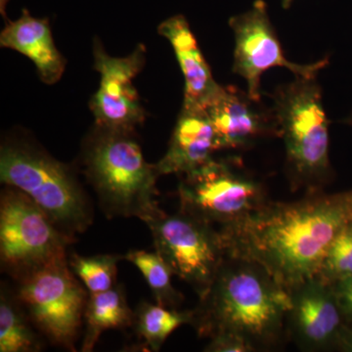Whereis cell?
Instances as JSON below:
<instances>
[{
  "instance_id": "1",
  "label": "cell",
  "mask_w": 352,
  "mask_h": 352,
  "mask_svg": "<svg viewBox=\"0 0 352 352\" xmlns=\"http://www.w3.org/2000/svg\"><path fill=\"white\" fill-rule=\"evenodd\" d=\"M352 221V191L294 203L267 201L219 229L227 252L256 261L289 292L318 276L329 248Z\"/></svg>"
},
{
  "instance_id": "2",
  "label": "cell",
  "mask_w": 352,
  "mask_h": 352,
  "mask_svg": "<svg viewBox=\"0 0 352 352\" xmlns=\"http://www.w3.org/2000/svg\"><path fill=\"white\" fill-rule=\"evenodd\" d=\"M291 307V293L265 268L228 254L191 324L201 337L235 338L263 351L279 344Z\"/></svg>"
},
{
  "instance_id": "3",
  "label": "cell",
  "mask_w": 352,
  "mask_h": 352,
  "mask_svg": "<svg viewBox=\"0 0 352 352\" xmlns=\"http://www.w3.org/2000/svg\"><path fill=\"white\" fill-rule=\"evenodd\" d=\"M133 133L95 126L83 143L82 164L104 214L146 222L163 212L156 201L161 175Z\"/></svg>"
},
{
  "instance_id": "4",
  "label": "cell",
  "mask_w": 352,
  "mask_h": 352,
  "mask_svg": "<svg viewBox=\"0 0 352 352\" xmlns=\"http://www.w3.org/2000/svg\"><path fill=\"white\" fill-rule=\"evenodd\" d=\"M0 179L30 197L72 243L92 223V207L76 173L27 135L2 141Z\"/></svg>"
},
{
  "instance_id": "5",
  "label": "cell",
  "mask_w": 352,
  "mask_h": 352,
  "mask_svg": "<svg viewBox=\"0 0 352 352\" xmlns=\"http://www.w3.org/2000/svg\"><path fill=\"white\" fill-rule=\"evenodd\" d=\"M280 136L296 182H320L330 171L329 122L316 78H298L272 95Z\"/></svg>"
},
{
  "instance_id": "6",
  "label": "cell",
  "mask_w": 352,
  "mask_h": 352,
  "mask_svg": "<svg viewBox=\"0 0 352 352\" xmlns=\"http://www.w3.org/2000/svg\"><path fill=\"white\" fill-rule=\"evenodd\" d=\"M178 196L179 210L220 229L239 223L268 201L263 184L236 157H212L183 175Z\"/></svg>"
},
{
  "instance_id": "7",
  "label": "cell",
  "mask_w": 352,
  "mask_h": 352,
  "mask_svg": "<svg viewBox=\"0 0 352 352\" xmlns=\"http://www.w3.org/2000/svg\"><path fill=\"white\" fill-rule=\"evenodd\" d=\"M18 282L16 296L32 323L53 344L75 351L89 296L75 278L67 256L41 266Z\"/></svg>"
},
{
  "instance_id": "8",
  "label": "cell",
  "mask_w": 352,
  "mask_h": 352,
  "mask_svg": "<svg viewBox=\"0 0 352 352\" xmlns=\"http://www.w3.org/2000/svg\"><path fill=\"white\" fill-rule=\"evenodd\" d=\"M71 241L20 190L6 186L0 198V258L2 270L16 280L41 266L66 258Z\"/></svg>"
},
{
  "instance_id": "9",
  "label": "cell",
  "mask_w": 352,
  "mask_h": 352,
  "mask_svg": "<svg viewBox=\"0 0 352 352\" xmlns=\"http://www.w3.org/2000/svg\"><path fill=\"white\" fill-rule=\"evenodd\" d=\"M145 223L151 230L156 252L173 274L204 298L228 254L220 231L182 210L175 214L161 212Z\"/></svg>"
},
{
  "instance_id": "10",
  "label": "cell",
  "mask_w": 352,
  "mask_h": 352,
  "mask_svg": "<svg viewBox=\"0 0 352 352\" xmlns=\"http://www.w3.org/2000/svg\"><path fill=\"white\" fill-rule=\"evenodd\" d=\"M235 38L233 73L244 78L248 94L261 102V76L267 69L282 67L298 78H317L319 72L328 66L327 58L312 64L289 61L271 24L264 0H256L251 9L229 20Z\"/></svg>"
},
{
  "instance_id": "11",
  "label": "cell",
  "mask_w": 352,
  "mask_h": 352,
  "mask_svg": "<svg viewBox=\"0 0 352 352\" xmlns=\"http://www.w3.org/2000/svg\"><path fill=\"white\" fill-rule=\"evenodd\" d=\"M94 56V68L100 74V85L89 103L95 126L134 131L146 120L145 109L133 85L145 65V46L139 44L129 56L112 57L96 38Z\"/></svg>"
},
{
  "instance_id": "12",
  "label": "cell",
  "mask_w": 352,
  "mask_h": 352,
  "mask_svg": "<svg viewBox=\"0 0 352 352\" xmlns=\"http://www.w3.org/2000/svg\"><path fill=\"white\" fill-rule=\"evenodd\" d=\"M289 293L287 325L296 342L309 351L336 347L346 321L332 285L315 277Z\"/></svg>"
},
{
  "instance_id": "13",
  "label": "cell",
  "mask_w": 352,
  "mask_h": 352,
  "mask_svg": "<svg viewBox=\"0 0 352 352\" xmlns=\"http://www.w3.org/2000/svg\"><path fill=\"white\" fill-rule=\"evenodd\" d=\"M219 150L241 149L264 136L279 135L276 116L235 87H222L207 108Z\"/></svg>"
},
{
  "instance_id": "14",
  "label": "cell",
  "mask_w": 352,
  "mask_h": 352,
  "mask_svg": "<svg viewBox=\"0 0 352 352\" xmlns=\"http://www.w3.org/2000/svg\"><path fill=\"white\" fill-rule=\"evenodd\" d=\"M159 34L170 41L184 76L182 108H207L222 87L215 82L186 18L176 15L164 21Z\"/></svg>"
},
{
  "instance_id": "15",
  "label": "cell",
  "mask_w": 352,
  "mask_h": 352,
  "mask_svg": "<svg viewBox=\"0 0 352 352\" xmlns=\"http://www.w3.org/2000/svg\"><path fill=\"white\" fill-rule=\"evenodd\" d=\"M219 151L217 135L205 109L182 108L166 155L156 164L160 175H184Z\"/></svg>"
},
{
  "instance_id": "16",
  "label": "cell",
  "mask_w": 352,
  "mask_h": 352,
  "mask_svg": "<svg viewBox=\"0 0 352 352\" xmlns=\"http://www.w3.org/2000/svg\"><path fill=\"white\" fill-rule=\"evenodd\" d=\"M0 44L1 47L18 51L29 58L46 85H54L61 80L67 60L55 45L48 19L32 17L24 9L19 19L7 20L0 34Z\"/></svg>"
},
{
  "instance_id": "17",
  "label": "cell",
  "mask_w": 352,
  "mask_h": 352,
  "mask_svg": "<svg viewBox=\"0 0 352 352\" xmlns=\"http://www.w3.org/2000/svg\"><path fill=\"white\" fill-rule=\"evenodd\" d=\"M85 321L83 352L94 351L99 338L105 331L133 325L134 312L127 305L122 287L115 286L108 291L89 295L85 307Z\"/></svg>"
},
{
  "instance_id": "18",
  "label": "cell",
  "mask_w": 352,
  "mask_h": 352,
  "mask_svg": "<svg viewBox=\"0 0 352 352\" xmlns=\"http://www.w3.org/2000/svg\"><path fill=\"white\" fill-rule=\"evenodd\" d=\"M193 311H178L173 308L141 302L134 312L136 335L144 340L150 351H159L173 331L183 324H191Z\"/></svg>"
},
{
  "instance_id": "19",
  "label": "cell",
  "mask_w": 352,
  "mask_h": 352,
  "mask_svg": "<svg viewBox=\"0 0 352 352\" xmlns=\"http://www.w3.org/2000/svg\"><path fill=\"white\" fill-rule=\"evenodd\" d=\"M17 296L2 289L0 296V352H32L41 349V342L28 323Z\"/></svg>"
},
{
  "instance_id": "20",
  "label": "cell",
  "mask_w": 352,
  "mask_h": 352,
  "mask_svg": "<svg viewBox=\"0 0 352 352\" xmlns=\"http://www.w3.org/2000/svg\"><path fill=\"white\" fill-rule=\"evenodd\" d=\"M124 259L142 273L157 305L173 309L179 307L183 296L171 283L173 271L157 252L131 251L127 252Z\"/></svg>"
},
{
  "instance_id": "21",
  "label": "cell",
  "mask_w": 352,
  "mask_h": 352,
  "mask_svg": "<svg viewBox=\"0 0 352 352\" xmlns=\"http://www.w3.org/2000/svg\"><path fill=\"white\" fill-rule=\"evenodd\" d=\"M124 256L117 254H97L80 256L73 254L69 264L72 271L85 284L89 295L113 288L117 281L118 263Z\"/></svg>"
},
{
  "instance_id": "22",
  "label": "cell",
  "mask_w": 352,
  "mask_h": 352,
  "mask_svg": "<svg viewBox=\"0 0 352 352\" xmlns=\"http://www.w3.org/2000/svg\"><path fill=\"white\" fill-rule=\"evenodd\" d=\"M317 277L330 285L352 277V221L336 236Z\"/></svg>"
},
{
  "instance_id": "23",
  "label": "cell",
  "mask_w": 352,
  "mask_h": 352,
  "mask_svg": "<svg viewBox=\"0 0 352 352\" xmlns=\"http://www.w3.org/2000/svg\"><path fill=\"white\" fill-rule=\"evenodd\" d=\"M346 323L352 324V277L332 285Z\"/></svg>"
},
{
  "instance_id": "24",
  "label": "cell",
  "mask_w": 352,
  "mask_h": 352,
  "mask_svg": "<svg viewBox=\"0 0 352 352\" xmlns=\"http://www.w3.org/2000/svg\"><path fill=\"white\" fill-rule=\"evenodd\" d=\"M206 351L210 352H250L254 351L242 340L231 337H217L210 340L206 347Z\"/></svg>"
},
{
  "instance_id": "25",
  "label": "cell",
  "mask_w": 352,
  "mask_h": 352,
  "mask_svg": "<svg viewBox=\"0 0 352 352\" xmlns=\"http://www.w3.org/2000/svg\"><path fill=\"white\" fill-rule=\"evenodd\" d=\"M336 347L342 351L352 352V324L346 323L340 331Z\"/></svg>"
},
{
  "instance_id": "26",
  "label": "cell",
  "mask_w": 352,
  "mask_h": 352,
  "mask_svg": "<svg viewBox=\"0 0 352 352\" xmlns=\"http://www.w3.org/2000/svg\"><path fill=\"white\" fill-rule=\"evenodd\" d=\"M294 0H282V6L284 9H289L293 3Z\"/></svg>"
},
{
  "instance_id": "27",
  "label": "cell",
  "mask_w": 352,
  "mask_h": 352,
  "mask_svg": "<svg viewBox=\"0 0 352 352\" xmlns=\"http://www.w3.org/2000/svg\"><path fill=\"white\" fill-rule=\"evenodd\" d=\"M346 122H347V124H352V113H351V116H349V117L347 118Z\"/></svg>"
}]
</instances>
